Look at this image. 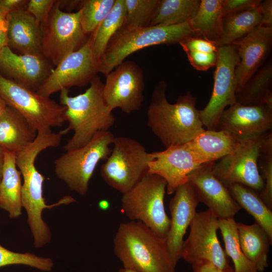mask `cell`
<instances>
[{"label":"cell","instance_id":"cell-1","mask_svg":"<svg viewBox=\"0 0 272 272\" xmlns=\"http://www.w3.org/2000/svg\"><path fill=\"white\" fill-rule=\"evenodd\" d=\"M63 134L60 131L48 133H37L34 141L22 151L16 153V162L21 173L23 183L21 192L22 207L27 214V223L36 248H40L51 241L50 230L42 218L45 209L76 201L70 195L55 203L47 205L43 197V186L45 176L37 169L35 162L38 154L50 147H57Z\"/></svg>","mask_w":272,"mask_h":272},{"label":"cell","instance_id":"cell-2","mask_svg":"<svg viewBox=\"0 0 272 272\" xmlns=\"http://www.w3.org/2000/svg\"><path fill=\"white\" fill-rule=\"evenodd\" d=\"M164 81L155 86L147 112V125L166 148L188 143L205 130L196 98L190 92L178 97L174 103L166 97Z\"/></svg>","mask_w":272,"mask_h":272},{"label":"cell","instance_id":"cell-3","mask_svg":"<svg viewBox=\"0 0 272 272\" xmlns=\"http://www.w3.org/2000/svg\"><path fill=\"white\" fill-rule=\"evenodd\" d=\"M90 84L85 92L76 96H70L68 89L60 91V104L66 108L65 118L69 123L61 132L64 134L74 131L63 147L65 151L84 146L99 132L109 130L115 122L103 97L104 83L96 76Z\"/></svg>","mask_w":272,"mask_h":272},{"label":"cell","instance_id":"cell-4","mask_svg":"<svg viewBox=\"0 0 272 272\" xmlns=\"http://www.w3.org/2000/svg\"><path fill=\"white\" fill-rule=\"evenodd\" d=\"M113 244L124 268L135 272H175L166 239L140 222L121 223Z\"/></svg>","mask_w":272,"mask_h":272},{"label":"cell","instance_id":"cell-5","mask_svg":"<svg viewBox=\"0 0 272 272\" xmlns=\"http://www.w3.org/2000/svg\"><path fill=\"white\" fill-rule=\"evenodd\" d=\"M193 35L188 22L137 28L122 27L109 41L99 64V72L105 75L111 72L139 50L156 45L179 44Z\"/></svg>","mask_w":272,"mask_h":272},{"label":"cell","instance_id":"cell-6","mask_svg":"<svg viewBox=\"0 0 272 272\" xmlns=\"http://www.w3.org/2000/svg\"><path fill=\"white\" fill-rule=\"evenodd\" d=\"M167 182L149 173L129 191L122 194L121 211L130 221L142 223L161 238L166 239L170 226L164 200Z\"/></svg>","mask_w":272,"mask_h":272},{"label":"cell","instance_id":"cell-7","mask_svg":"<svg viewBox=\"0 0 272 272\" xmlns=\"http://www.w3.org/2000/svg\"><path fill=\"white\" fill-rule=\"evenodd\" d=\"M111 152L100 169L105 183L122 194L134 187L149 172L152 153L135 139L114 137Z\"/></svg>","mask_w":272,"mask_h":272},{"label":"cell","instance_id":"cell-8","mask_svg":"<svg viewBox=\"0 0 272 272\" xmlns=\"http://www.w3.org/2000/svg\"><path fill=\"white\" fill-rule=\"evenodd\" d=\"M114 138L110 130L100 131L84 146L66 151L54 162L56 176L72 190L85 195L97 164L110 155Z\"/></svg>","mask_w":272,"mask_h":272},{"label":"cell","instance_id":"cell-9","mask_svg":"<svg viewBox=\"0 0 272 272\" xmlns=\"http://www.w3.org/2000/svg\"><path fill=\"white\" fill-rule=\"evenodd\" d=\"M0 95L37 132L48 133L65 121L66 107L0 74Z\"/></svg>","mask_w":272,"mask_h":272},{"label":"cell","instance_id":"cell-10","mask_svg":"<svg viewBox=\"0 0 272 272\" xmlns=\"http://www.w3.org/2000/svg\"><path fill=\"white\" fill-rule=\"evenodd\" d=\"M81 11L63 12L56 1L46 21L41 25L42 56L56 66L67 55L82 47L88 38L80 23Z\"/></svg>","mask_w":272,"mask_h":272},{"label":"cell","instance_id":"cell-11","mask_svg":"<svg viewBox=\"0 0 272 272\" xmlns=\"http://www.w3.org/2000/svg\"><path fill=\"white\" fill-rule=\"evenodd\" d=\"M269 132L241 139L233 153L214 163V175L226 186L238 183L260 192L264 181L259 172L258 160L262 144Z\"/></svg>","mask_w":272,"mask_h":272},{"label":"cell","instance_id":"cell-12","mask_svg":"<svg viewBox=\"0 0 272 272\" xmlns=\"http://www.w3.org/2000/svg\"><path fill=\"white\" fill-rule=\"evenodd\" d=\"M239 61L235 45L231 44L219 47L212 94L206 107L199 110L206 129L217 130L221 114L226 108L237 102L235 71Z\"/></svg>","mask_w":272,"mask_h":272},{"label":"cell","instance_id":"cell-13","mask_svg":"<svg viewBox=\"0 0 272 272\" xmlns=\"http://www.w3.org/2000/svg\"><path fill=\"white\" fill-rule=\"evenodd\" d=\"M189 227L188 236L183 243L181 258L191 264L207 261L221 268L229 265L228 256L217 236L219 219L210 210L196 213Z\"/></svg>","mask_w":272,"mask_h":272},{"label":"cell","instance_id":"cell-14","mask_svg":"<svg viewBox=\"0 0 272 272\" xmlns=\"http://www.w3.org/2000/svg\"><path fill=\"white\" fill-rule=\"evenodd\" d=\"M99 73L92 38L78 50L64 57L36 91L41 96L50 97L53 93L73 86L83 87L90 83Z\"/></svg>","mask_w":272,"mask_h":272},{"label":"cell","instance_id":"cell-15","mask_svg":"<svg viewBox=\"0 0 272 272\" xmlns=\"http://www.w3.org/2000/svg\"><path fill=\"white\" fill-rule=\"evenodd\" d=\"M105 76L103 97L111 110L129 114L141 108L145 84L143 70L135 62L123 61Z\"/></svg>","mask_w":272,"mask_h":272},{"label":"cell","instance_id":"cell-16","mask_svg":"<svg viewBox=\"0 0 272 272\" xmlns=\"http://www.w3.org/2000/svg\"><path fill=\"white\" fill-rule=\"evenodd\" d=\"M214 162L203 164L191 172L188 181L198 200L205 204L218 219L234 218L241 209L227 187L214 174Z\"/></svg>","mask_w":272,"mask_h":272},{"label":"cell","instance_id":"cell-17","mask_svg":"<svg viewBox=\"0 0 272 272\" xmlns=\"http://www.w3.org/2000/svg\"><path fill=\"white\" fill-rule=\"evenodd\" d=\"M152 155L153 158L149 163V173L157 174L165 180L166 192L169 195L174 193L179 185L187 182L189 174L203 164L187 143L152 152Z\"/></svg>","mask_w":272,"mask_h":272},{"label":"cell","instance_id":"cell-18","mask_svg":"<svg viewBox=\"0 0 272 272\" xmlns=\"http://www.w3.org/2000/svg\"><path fill=\"white\" fill-rule=\"evenodd\" d=\"M272 128V103L244 105L236 102L225 109L217 130L228 131L240 139L261 134Z\"/></svg>","mask_w":272,"mask_h":272},{"label":"cell","instance_id":"cell-19","mask_svg":"<svg viewBox=\"0 0 272 272\" xmlns=\"http://www.w3.org/2000/svg\"><path fill=\"white\" fill-rule=\"evenodd\" d=\"M171 198L169 207L170 226L166 242L175 266L181 258L183 238L196 213L199 201L192 185L186 182L179 185Z\"/></svg>","mask_w":272,"mask_h":272},{"label":"cell","instance_id":"cell-20","mask_svg":"<svg viewBox=\"0 0 272 272\" xmlns=\"http://www.w3.org/2000/svg\"><path fill=\"white\" fill-rule=\"evenodd\" d=\"M232 44L235 46L239 58L235 71L237 93L263 65L269 54L272 28L259 26Z\"/></svg>","mask_w":272,"mask_h":272},{"label":"cell","instance_id":"cell-21","mask_svg":"<svg viewBox=\"0 0 272 272\" xmlns=\"http://www.w3.org/2000/svg\"><path fill=\"white\" fill-rule=\"evenodd\" d=\"M51 71L42 55L18 54L9 46L0 51V74L35 91Z\"/></svg>","mask_w":272,"mask_h":272},{"label":"cell","instance_id":"cell-22","mask_svg":"<svg viewBox=\"0 0 272 272\" xmlns=\"http://www.w3.org/2000/svg\"><path fill=\"white\" fill-rule=\"evenodd\" d=\"M8 35L11 49L20 54L42 55L41 25L24 7L9 14Z\"/></svg>","mask_w":272,"mask_h":272},{"label":"cell","instance_id":"cell-23","mask_svg":"<svg viewBox=\"0 0 272 272\" xmlns=\"http://www.w3.org/2000/svg\"><path fill=\"white\" fill-rule=\"evenodd\" d=\"M240 140L226 130L205 129L187 144L200 162L205 164L215 162L233 153Z\"/></svg>","mask_w":272,"mask_h":272},{"label":"cell","instance_id":"cell-24","mask_svg":"<svg viewBox=\"0 0 272 272\" xmlns=\"http://www.w3.org/2000/svg\"><path fill=\"white\" fill-rule=\"evenodd\" d=\"M37 132L16 109L7 105L0 114V148L18 153L31 144Z\"/></svg>","mask_w":272,"mask_h":272},{"label":"cell","instance_id":"cell-25","mask_svg":"<svg viewBox=\"0 0 272 272\" xmlns=\"http://www.w3.org/2000/svg\"><path fill=\"white\" fill-rule=\"evenodd\" d=\"M16 153L4 151V160L0 182V208L9 213L10 218L22 215L21 173L16 165Z\"/></svg>","mask_w":272,"mask_h":272},{"label":"cell","instance_id":"cell-26","mask_svg":"<svg viewBox=\"0 0 272 272\" xmlns=\"http://www.w3.org/2000/svg\"><path fill=\"white\" fill-rule=\"evenodd\" d=\"M237 228L243 253L258 272H263L268 266V253L272 239L255 222L251 225L237 223Z\"/></svg>","mask_w":272,"mask_h":272},{"label":"cell","instance_id":"cell-27","mask_svg":"<svg viewBox=\"0 0 272 272\" xmlns=\"http://www.w3.org/2000/svg\"><path fill=\"white\" fill-rule=\"evenodd\" d=\"M223 0H201L189 25L196 36L219 44L222 31Z\"/></svg>","mask_w":272,"mask_h":272},{"label":"cell","instance_id":"cell-28","mask_svg":"<svg viewBox=\"0 0 272 272\" xmlns=\"http://www.w3.org/2000/svg\"><path fill=\"white\" fill-rule=\"evenodd\" d=\"M261 15L258 6L231 12L223 16L219 46L231 44L260 25Z\"/></svg>","mask_w":272,"mask_h":272},{"label":"cell","instance_id":"cell-29","mask_svg":"<svg viewBox=\"0 0 272 272\" xmlns=\"http://www.w3.org/2000/svg\"><path fill=\"white\" fill-rule=\"evenodd\" d=\"M234 200L251 215L272 239V212L253 189L245 185L235 183L226 186Z\"/></svg>","mask_w":272,"mask_h":272},{"label":"cell","instance_id":"cell-30","mask_svg":"<svg viewBox=\"0 0 272 272\" xmlns=\"http://www.w3.org/2000/svg\"><path fill=\"white\" fill-rule=\"evenodd\" d=\"M272 62L262 65L236 94V102L244 105L272 103Z\"/></svg>","mask_w":272,"mask_h":272},{"label":"cell","instance_id":"cell-31","mask_svg":"<svg viewBox=\"0 0 272 272\" xmlns=\"http://www.w3.org/2000/svg\"><path fill=\"white\" fill-rule=\"evenodd\" d=\"M125 17V0H115L109 14L90 34L94 56L99 64L111 39L124 25Z\"/></svg>","mask_w":272,"mask_h":272},{"label":"cell","instance_id":"cell-32","mask_svg":"<svg viewBox=\"0 0 272 272\" xmlns=\"http://www.w3.org/2000/svg\"><path fill=\"white\" fill-rule=\"evenodd\" d=\"M199 3V0H159L150 26L189 22L196 14Z\"/></svg>","mask_w":272,"mask_h":272},{"label":"cell","instance_id":"cell-33","mask_svg":"<svg viewBox=\"0 0 272 272\" xmlns=\"http://www.w3.org/2000/svg\"><path fill=\"white\" fill-rule=\"evenodd\" d=\"M219 230L225 251L232 259L235 272H258L255 265L245 256L239 244L237 223L234 218L219 219Z\"/></svg>","mask_w":272,"mask_h":272},{"label":"cell","instance_id":"cell-34","mask_svg":"<svg viewBox=\"0 0 272 272\" xmlns=\"http://www.w3.org/2000/svg\"><path fill=\"white\" fill-rule=\"evenodd\" d=\"M115 0H86L81 2L80 23L87 35L94 32L113 7Z\"/></svg>","mask_w":272,"mask_h":272},{"label":"cell","instance_id":"cell-35","mask_svg":"<svg viewBox=\"0 0 272 272\" xmlns=\"http://www.w3.org/2000/svg\"><path fill=\"white\" fill-rule=\"evenodd\" d=\"M159 0H125L126 17L124 25L128 28L150 26Z\"/></svg>","mask_w":272,"mask_h":272},{"label":"cell","instance_id":"cell-36","mask_svg":"<svg viewBox=\"0 0 272 272\" xmlns=\"http://www.w3.org/2000/svg\"><path fill=\"white\" fill-rule=\"evenodd\" d=\"M260 174L264 181L263 189L259 195L265 204L272 209V132L263 141L258 160Z\"/></svg>","mask_w":272,"mask_h":272},{"label":"cell","instance_id":"cell-37","mask_svg":"<svg viewBox=\"0 0 272 272\" xmlns=\"http://www.w3.org/2000/svg\"><path fill=\"white\" fill-rule=\"evenodd\" d=\"M14 264L25 265L43 271L51 270L54 265L50 258L38 256L29 252H16L0 244V267Z\"/></svg>","mask_w":272,"mask_h":272},{"label":"cell","instance_id":"cell-38","mask_svg":"<svg viewBox=\"0 0 272 272\" xmlns=\"http://www.w3.org/2000/svg\"><path fill=\"white\" fill-rule=\"evenodd\" d=\"M190 64L196 70L207 71L215 66L217 61V52H202L183 49Z\"/></svg>","mask_w":272,"mask_h":272},{"label":"cell","instance_id":"cell-39","mask_svg":"<svg viewBox=\"0 0 272 272\" xmlns=\"http://www.w3.org/2000/svg\"><path fill=\"white\" fill-rule=\"evenodd\" d=\"M179 44L183 50L187 49L202 52H217L219 47L217 42L196 35L188 37Z\"/></svg>","mask_w":272,"mask_h":272},{"label":"cell","instance_id":"cell-40","mask_svg":"<svg viewBox=\"0 0 272 272\" xmlns=\"http://www.w3.org/2000/svg\"><path fill=\"white\" fill-rule=\"evenodd\" d=\"M56 0H30L26 10L41 25L47 20Z\"/></svg>","mask_w":272,"mask_h":272},{"label":"cell","instance_id":"cell-41","mask_svg":"<svg viewBox=\"0 0 272 272\" xmlns=\"http://www.w3.org/2000/svg\"><path fill=\"white\" fill-rule=\"evenodd\" d=\"M260 0H223L222 13L223 16L227 14L257 7Z\"/></svg>","mask_w":272,"mask_h":272},{"label":"cell","instance_id":"cell-42","mask_svg":"<svg viewBox=\"0 0 272 272\" xmlns=\"http://www.w3.org/2000/svg\"><path fill=\"white\" fill-rule=\"evenodd\" d=\"M192 266L193 272H235L230 265L221 268L207 261H199L192 264Z\"/></svg>","mask_w":272,"mask_h":272},{"label":"cell","instance_id":"cell-43","mask_svg":"<svg viewBox=\"0 0 272 272\" xmlns=\"http://www.w3.org/2000/svg\"><path fill=\"white\" fill-rule=\"evenodd\" d=\"M258 7L261 15L260 26L272 28V1H261Z\"/></svg>","mask_w":272,"mask_h":272},{"label":"cell","instance_id":"cell-44","mask_svg":"<svg viewBox=\"0 0 272 272\" xmlns=\"http://www.w3.org/2000/svg\"><path fill=\"white\" fill-rule=\"evenodd\" d=\"M8 15L0 11V51L8 46Z\"/></svg>","mask_w":272,"mask_h":272},{"label":"cell","instance_id":"cell-45","mask_svg":"<svg viewBox=\"0 0 272 272\" xmlns=\"http://www.w3.org/2000/svg\"><path fill=\"white\" fill-rule=\"evenodd\" d=\"M28 2L27 0H0V11L9 14L16 10L24 8Z\"/></svg>","mask_w":272,"mask_h":272},{"label":"cell","instance_id":"cell-46","mask_svg":"<svg viewBox=\"0 0 272 272\" xmlns=\"http://www.w3.org/2000/svg\"><path fill=\"white\" fill-rule=\"evenodd\" d=\"M98 206L100 209L102 210H106L109 208L110 204L109 201L107 200L103 199L99 201Z\"/></svg>","mask_w":272,"mask_h":272},{"label":"cell","instance_id":"cell-47","mask_svg":"<svg viewBox=\"0 0 272 272\" xmlns=\"http://www.w3.org/2000/svg\"><path fill=\"white\" fill-rule=\"evenodd\" d=\"M4 151L3 149L0 148V178L2 177V170L4 160Z\"/></svg>","mask_w":272,"mask_h":272},{"label":"cell","instance_id":"cell-48","mask_svg":"<svg viewBox=\"0 0 272 272\" xmlns=\"http://www.w3.org/2000/svg\"><path fill=\"white\" fill-rule=\"evenodd\" d=\"M7 104L5 101L0 95V114H1L6 109Z\"/></svg>","mask_w":272,"mask_h":272},{"label":"cell","instance_id":"cell-49","mask_svg":"<svg viewBox=\"0 0 272 272\" xmlns=\"http://www.w3.org/2000/svg\"><path fill=\"white\" fill-rule=\"evenodd\" d=\"M118 272H135L132 270H130L127 269H125L124 268H121L119 269Z\"/></svg>","mask_w":272,"mask_h":272},{"label":"cell","instance_id":"cell-50","mask_svg":"<svg viewBox=\"0 0 272 272\" xmlns=\"http://www.w3.org/2000/svg\"><path fill=\"white\" fill-rule=\"evenodd\" d=\"M1 178H0V182H1Z\"/></svg>","mask_w":272,"mask_h":272}]
</instances>
